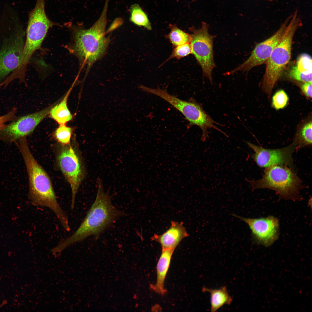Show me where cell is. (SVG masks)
<instances>
[{"instance_id":"cell-1","label":"cell","mask_w":312,"mask_h":312,"mask_svg":"<svg viewBox=\"0 0 312 312\" xmlns=\"http://www.w3.org/2000/svg\"><path fill=\"white\" fill-rule=\"evenodd\" d=\"M95 200L77 230L70 236L61 240L54 248L60 253L67 247L92 236L97 239L104 231L126 215L113 204L108 192H105L101 183L98 182Z\"/></svg>"},{"instance_id":"cell-2","label":"cell","mask_w":312,"mask_h":312,"mask_svg":"<svg viewBox=\"0 0 312 312\" xmlns=\"http://www.w3.org/2000/svg\"><path fill=\"white\" fill-rule=\"evenodd\" d=\"M15 143L26 168L29 184V196L31 203L35 206L49 209L55 215L62 227L68 228L70 226L68 216L58 202L50 177L32 155L26 138H21Z\"/></svg>"},{"instance_id":"cell-3","label":"cell","mask_w":312,"mask_h":312,"mask_svg":"<svg viewBox=\"0 0 312 312\" xmlns=\"http://www.w3.org/2000/svg\"><path fill=\"white\" fill-rule=\"evenodd\" d=\"M109 1L106 0L100 16L91 27L87 29L79 24L69 27L72 37L70 49L81 64L87 66L88 71L103 55L109 42V38L105 36Z\"/></svg>"},{"instance_id":"cell-4","label":"cell","mask_w":312,"mask_h":312,"mask_svg":"<svg viewBox=\"0 0 312 312\" xmlns=\"http://www.w3.org/2000/svg\"><path fill=\"white\" fill-rule=\"evenodd\" d=\"M297 13L295 12L290 16L283 38L273 49L266 62V67L262 87L263 91L268 94L271 93L290 60L293 39L301 23Z\"/></svg>"},{"instance_id":"cell-5","label":"cell","mask_w":312,"mask_h":312,"mask_svg":"<svg viewBox=\"0 0 312 312\" xmlns=\"http://www.w3.org/2000/svg\"><path fill=\"white\" fill-rule=\"evenodd\" d=\"M289 167L274 165L266 168L262 177L257 180H245L253 191L267 188L274 191L280 199L292 200L302 199L300 194L303 187L301 181Z\"/></svg>"},{"instance_id":"cell-6","label":"cell","mask_w":312,"mask_h":312,"mask_svg":"<svg viewBox=\"0 0 312 312\" xmlns=\"http://www.w3.org/2000/svg\"><path fill=\"white\" fill-rule=\"evenodd\" d=\"M45 0H37L35 6L30 12L26 30V39L22 56L17 70L26 71L27 64L34 53L39 49L47 34L53 26L60 25L51 21L45 10Z\"/></svg>"},{"instance_id":"cell-7","label":"cell","mask_w":312,"mask_h":312,"mask_svg":"<svg viewBox=\"0 0 312 312\" xmlns=\"http://www.w3.org/2000/svg\"><path fill=\"white\" fill-rule=\"evenodd\" d=\"M140 88L144 91L160 97L172 105L184 116L189 122V127L196 125L200 127L202 131L201 138L202 141L205 142L206 138L209 137L208 129L213 128L224 133L215 125L220 124L214 120L205 111L201 105L194 99L192 98L188 101H183L159 87L152 88L141 86Z\"/></svg>"},{"instance_id":"cell-8","label":"cell","mask_w":312,"mask_h":312,"mask_svg":"<svg viewBox=\"0 0 312 312\" xmlns=\"http://www.w3.org/2000/svg\"><path fill=\"white\" fill-rule=\"evenodd\" d=\"M209 25L203 22L201 27L190 28L192 53L201 67L203 76L212 83L211 73L215 67L213 51V37L208 32Z\"/></svg>"},{"instance_id":"cell-9","label":"cell","mask_w":312,"mask_h":312,"mask_svg":"<svg viewBox=\"0 0 312 312\" xmlns=\"http://www.w3.org/2000/svg\"><path fill=\"white\" fill-rule=\"evenodd\" d=\"M25 43L21 30L0 37V84L19 65Z\"/></svg>"},{"instance_id":"cell-10","label":"cell","mask_w":312,"mask_h":312,"mask_svg":"<svg viewBox=\"0 0 312 312\" xmlns=\"http://www.w3.org/2000/svg\"><path fill=\"white\" fill-rule=\"evenodd\" d=\"M62 146L57 157L58 164L70 186V207L73 210L77 194L85 176V169L80 158L70 144Z\"/></svg>"},{"instance_id":"cell-11","label":"cell","mask_w":312,"mask_h":312,"mask_svg":"<svg viewBox=\"0 0 312 312\" xmlns=\"http://www.w3.org/2000/svg\"><path fill=\"white\" fill-rule=\"evenodd\" d=\"M57 102L38 112L15 118L0 131V140L8 143L16 142L31 134L37 125L49 114Z\"/></svg>"},{"instance_id":"cell-12","label":"cell","mask_w":312,"mask_h":312,"mask_svg":"<svg viewBox=\"0 0 312 312\" xmlns=\"http://www.w3.org/2000/svg\"><path fill=\"white\" fill-rule=\"evenodd\" d=\"M234 217L246 223L251 232V238L255 244L268 247L279 238V223L278 219L272 216L257 218H244L235 214Z\"/></svg>"},{"instance_id":"cell-13","label":"cell","mask_w":312,"mask_h":312,"mask_svg":"<svg viewBox=\"0 0 312 312\" xmlns=\"http://www.w3.org/2000/svg\"><path fill=\"white\" fill-rule=\"evenodd\" d=\"M245 142L254 151V154L250 155L259 167L266 168L274 165H281L293 168L292 155L296 149L293 144L283 148L270 149L248 141Z\"/></svg>"},{"instance_id":"cell-14","label":"cell","mask_w":312,"mask_h":312,"mask_svg":"<svg viewBox=\"0 0 312 312\" xmlns=\"http://www.w3.org/2000/svg\"><path fill=\"white\" fill-rule=\"evenodd\" d=\"M290 18V16L287 18L272 36L257 44L249 57L231 71L230 74L239 71L248 72L254 67L266 62L273 49L283 38Z\"/></svg>"},{"instance_id":"cell-15","label":"cell","mask_w":312,"mask_h":312,"mask_svg":"<svg viewBox=\"0 0 312 312\" xmlns=\"http://www.w3.org/2000/svg\"><path fill=\"white\" fill-rule=\"evenodd\" d=\"M169 228L161 235L156 234L151 238L152 240L159 243L162 249L174 250L181 241L189 236L182 222H171Z\"/></svg>"},{"instance_id":"cell-16","label":"cell","mask_w":312,"mask_h":312,"mask_svg":"<svg viewBox=\"0 0 312 312\" xmlns=\"http://www.w3.org/2000/svg\"><path fill=\"white\" fill-rule=\"evenodd\" d=\"M174 251L171 249H162L156 267V282L155 284L151 285V289L158 294L164 295L166 291L164 282Z\"/></svg>"},{"instance_id":"cell-17","label":"cell","mask_w":312,"mask_h":312,"mask_svg":"<svg viewBox=\"0 0 312 312\" xmlns=\"http://www.w3.org/2000/svg\"><path fill=\"white\" fill-rule=\"evenodd\" d=\"M312 67L311 56L302 54L297 58L296 65L290 70L289 76L296 80L312 84Z\"/></svg>"},{"instance_id":"cell-18","label":"cell","mask_w":312,"mask_h":312,"mask_svg":"<svg viewBox=\"0 0 312 312\" xmlns=\"http://www.w3.org/2000/svg\"><path fill=\"white\" fill-rule=\"evenodd\" d=\"M73 88L69 89L60 102H58L51 109L49 115L60 125L66 124L72 120L73 116L67 106L68 97Z\"/></svg>"},{"instance_id":"cell-19","label":"cell","mask_w":312,"mask_h":312,"mask_svg":"<svg viewBox=\"0 0 312 312\" xmlns=\"http://www.w3.org/2000/svg\"><path fill=\"white\" fill-rule=\"evenodd\" d=\"M202 291L210 294V310L214 312L225 304L230 305L233 298L230 295L226 286H222L218 289H212L203 287Z\"/></svg>"},{"instance_id":"cell-20","label":"cell","mask_w":312,"mask_h":312,"mask_svg":"<svg viewBox=\"0 0 312 312\" xmlns=\"http://www.w3.org/2000/svg\"><path fill=\"white\" fill-rule=\"evenodd\" d=\"M129 9L131 21L135 25L143 27L148 30L152 29L151 24L147 14L138 4L135 3L132 5Z\"/></svg>"},{"instance_id":"cell-21","label":"cell","mask_w":312,"mask_h":312,"mask_svg":"<svg viewBox=\"0 0 312 312\" xmlns=\"http://www.w3.org/2000/svg\"><path fill=\"white\" fill-rule=\"evenodd\" d=\"M170 33L165 37L169 40L174 47L187 43H190V34L178 28L176 25L170 24Z\"/></svg>"},{"instance_id":"cell-22","label":"cell","mask_w":312,"mask_h":312,"mask_svg":"<svg viewBox=\"0 0 312 312\" xmlns=\"http://www.w3.org/2000/svg\"><path fill=\"white\" fill-rule=\"evenodd\" d=\"M312 124L311 121L306 124L303 127L294 143L296 149H299L311 145L312 144Z\"/></svg>"},{"instance_id":"cell-23","label":"cell","mask_w":312,"mask_h":312,"mask_svg":"<svg viewBox=\"0 0 312 312\" xmlns=\"http://www.w3.org/2000/svg\"><path fill=\"white\" fill-rule=\"evenodd\" d=\"M73 129L65 124L60 125L53 133V136L57 142L62 146L70 144Z\"/></svg>"},{"instance_id":"cell-24","label":"cell","mask_w":312,"mask_h":312,"mask_svg":"<svg viewBox=\"0 0 312 312\" xmlns=\"http://www.w3.org/2000/svg\"><path fill=\"white\" fill-rule=\"evenodd\" d=\"M192 53L190 43H187L174 47L170 56L166 61L172 58L179 59Z\"/></svg>"},{"instance_id":"cell-25","label":"cell","mask_w":312,"mask_h":312,"mask_svg":"<svg viewBox=\"0 0 312 312\" xmlns=\"http://www.w3.org/2000/svg\"><path fill=\"white\" fill-rule=\"evenodd\" d=\"M289 100L288 97L283 90L277 91L274 95L272 98V104L276 109L284 108L286 105Z\"/></svg>"},{"instance_id":"cell-26","label":"cell","mask_w":312,"mask_h":312,"mask_svg":"<svg viewBox=\"0 0 312 312\" xmlns=\"http://www.w3.org/2000/svg\"><path fill=\"white\" fill-rule=\"evenodd\" d=\"M16 111V109L14 107L6 114L0 116V131L6 125V122L15 118Z\"/></svg>"},{"instance_id":"cell-27","label":"cell","mask_w":312,"mask_h":312,"mask_svg":"<svg viewBox=\"0 0 312 312\" xmlns=\"http://www.w3.org/2000/svg\"><path fill=\"white\" fill-rule=\"evenodd\" d=\"M303 92L307 97H312V84L308 83H304L301 87Z\"/></svg>"},{"instance_id":"cell-28","label":"cell","mask_w":312,"mask_h":312,"mask_svg":"<svg viewBox=\"0 0 312 312\" xmlns=\"http://www.w3.org/2000/svg\"><path fill=\"white\" fill-rule=\"evenodd\" d=\"M272 0L276 1V0Z\"/></svg>"},{"instance_id":"cell-29","label":"cell","mask_w":312,"mask_h":312,"mask_svg":"<svg viewBox=\"0 0 312 312\" xmlns=\"http://www.w3.org/2000/svg\"></svg>"}]
</instances>
